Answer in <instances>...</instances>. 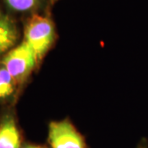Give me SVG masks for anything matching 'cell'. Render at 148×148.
<instances>
[{"mask_svg":"<svg viewBox=\"0 0 148 148\" xmlns=\"http://www.w3.org/2000/svg\"><path fill=\"white\" fill-rule=\"evenodd\" d=\"M23 39L36 53L40 64L55 40L54 24L48 16L34 14L25 24Z\"/></svg>","mask_w":148,"mask_h":148,"instance_id":"6da1fadb","label":"cell"},{"mask_svg":"<svg viewBox=\"0 0 148 148\" xmlns=\"http://www.w3.org/2000/svg\"><path fill=\"white\" fill-rule=\"evenodd\" d=\"M0 64L20 86L27 81L39 62L32 48L22 40L0 59Z\"/></svg>","mask_w":148,"mask_h":148,"instance_id":"7a4b0ae2","label":"cell"},{"mask_svg":"<svg viewBox=\"0 0 148 148\" xmlns=\"http://www.w3.org/2000/svg\"><path fill=\"white\" fill-rule=\"evenodd\" d=\"M48 143L49 148H87L85 138L69 119L49 123Z\"/></svg>","mask_w":148,"mask_h":148,"instance_id":"3957f363","label":"cell"},{"mask_svg":"<svg viewBox=\"0 0 148 148\" xmlns=\"http://www.w3.org/2000/svg\"><path fill=\"white\" fill-rule=\"evenodd\" d=\"M22 136L16 118L6 112L0 119V148H21Z\"/></svg>","mask_w":148,"mask_h":148,"instance_id":"277c9868","label":"cell"},{"mask_svg":"<svg viewBox=\"0 0 148 148\" xmlns=\"http://www.w3.org/2000/svg\"><path fill=\"white\" fill-rule=\"evenodd\" d=\"M18 38L15 22L8 15L0 13V58L16 46Z\"/></svg>","mask_w":148,"mask_h":148,"instance_id":"5b68a950","label":"cell"},{"mask_svg":"<svg viewBox=\"0 0 148 148\" xmlns=\"http://www.w3.org/2000/svg\"><path fill=\"white\" fill-rule=\"evenodd\" d=\"M18 86L8 70L0 64V102H7L12 100Z\"/></svg>","mask_w":148,"mask_h":148,"instance_id":"8992f818","label":"cell"},{"mask_svg":"<svg viewBox=\"0 0 148 148\" xmlns=\"http://www.w3.org/2000/svg\"><path fill=\"white\" fill-rule=\"evenodd\" d=\"M8 7L15 12H25L36 8L40 0H5Z\"/></svg>","mask_w":148,"mask_h":148,"instance_id":"52a82bcc","label":"cell"},{"mask_svg":"<svg viewBox=\"0 0 148 148\" xmlns=\"http://www.w3.org/2000/svg\"><path fill=\"white\" fill-rule=\"evenodd\" d=\"M21 148H49L46 146L40 145V144H36L32 143H23L21 145Z\"/></svg>","mask_w":148,"mask_h":148,"instance_id":"ba28073f","label":"cell"},{"mask_svg":"<svg viewBox=\"0 0 148 148\" xmlns=\"http://www.w3.org/2000/svg\"><path fill=\"white\" fill-rule=\"evenodd\" d=\"M136 148H148V141L147 139L143 138L140 141V143H138Z\"/></svg>","mask_w":148,"mask_h":148,"instance_id":"9c48e42d","label":"cell"}]
</instances>
